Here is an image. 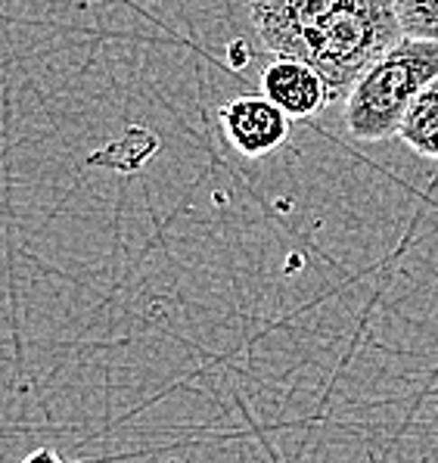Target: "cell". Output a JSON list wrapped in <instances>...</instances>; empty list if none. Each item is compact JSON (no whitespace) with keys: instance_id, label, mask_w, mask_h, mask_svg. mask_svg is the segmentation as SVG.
Instances as JSON below:
<instances>
[{"instance_id":"cell-1","label":"cell","mask_w":438,"mask_h":463,"mask_svg":"<svg viewBox=\"0 0 438 463\" xmlns=\"http://www.w3.org/2000/svg\"><path fill=\"white\" fill-rule=\"evenodd\" d=\"M435 78L438 41L401 38L358 78L345 97V131L361 144H386L398 137L416 94Z\"/></svg>"},{"instance_id":"cell-2","label":"cell","mask_w":438,"mask_h":463,"mask_svg":"<svg viewBox=\"0 0 438 463\" xmlns=\"http://www.w3.org/2000/svg\"><path fill=\"white\" fill-rule=\"evenodd\" d=\"M351 0H249L261 44L274 56L308 60L321 32Z\"/></svg>"},{"instance_id":"cell-3","label":"cell","mask_w":438,"mask_h":463,"mask_svg":"<svg viewBox=\"0 0 438 463\" xmlns=\"http://www.w3.org/2000/svg\"><path fill=\"white\" fill-rule=\"evenodd\" d=\"M221 128L228 134L230 146L246 159L277 153L289 137V116L277 103L261 97H237L218 109Z\"/></svg>"},{"instance_id":"cell-4","label":"cell","mask_w":438,"mask_h":463,"mask_svg":"<svg viewBox=\"0 0 438 463\" xmlns=\"http://www.w3.org/2000/svg\"><path fill=\"white\" fill-rule=\"evenodd\" d=\"M261 94L277 103L289 118H311L333 103L327 78L311 62L293 56H274L261 72Z\"/></svg>"},{"instance_id":"cell-5","label":"cell","mask_w":438,"mask_h":463,"mask_svg":"<svg viewBox=\"0 0 438 463\" xmlns=\"http://www.w3.org/2000/svg\"><path fill=\"white\" fill-rule=\"evenodd\" d=\"M398 140L423 159L438 162V78L416 94L405 122H401Z\"/></svg>"},{"instance_id":"cell-6","label":"cell","mask_w":438,"mask_h":463,"mask_svg":"<svg viewBox=\"0 0 438 463\" xmlns=\"http://www.w3.org/2000/svg\"><path fill=\"white\" fill-rule=\"evenodd\" d=\"M405 38L438 41V0H395Z\"/></svg>"},{"instance_id":"cell-7","label":"cell","mask_w":438,"mask_h":463,"mask_svg":"<svg viewBox=\"0 0 438 463\" xmlns=\"http://www.w3.org/2000/svg\"><path fill=\"white\" fill-rule=\"evenodd\" d=\"M23 463H66L60 458V454L53 451V448H38V451H32Z\"/></svg>"}]
</instances>
